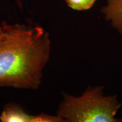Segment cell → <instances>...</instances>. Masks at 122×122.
Wrapping results in <instances>:
<instances>
[{
    "label": "cell",
    "instance_id": "6",
    "mask_svg": "<svg viewBox=\"0 0 122 122\" xmlns=\"http://www.w3.org/2000/svg\"><path fill=\"white\" fill-rule=\"evenodd\" d=\"M6 33L1 24V25H0V44L4 41L6 39Z\"/></svg>",
    "mask_w": 122,
    "mask_h": 122
},
{
    "label": "cell",
    "instance_id": "1",
    "mask_svg": "<svg viewBox=\"0 0 122 122\" xmlns=\"http://www.w3.org/2000/svg\"><path fill=\"white\" fill-rule=\"evenodd\" d=\"M0 44V87L36 89L50 54L49 34L41 27L3 23Z\"/></svg>",
    "mask_w": 122,
    "mask_h": 122
},
{
    "label": "cell",
    "instance_id": "5",
    "mask_svg": "<svg viewBox=\"0 0 122 122\" xmlns=\"http://www.w3.org/2000/svg\"><path fill=\"white\" fill-rule=\"evenodd\" d=\"M96 0H66L70 7L75 10L83 11L91 8Z\"/></svg>",
    "mask_w": 122,
    "mask_h": 122
},
{
    "label": "cell",
    "instance_id": "2",
    "mask_svg": "<svg viewBox=\"0 0 122 122\" xmlns=\"http://www.w3.org/2000/svg\"><path fill=\"white\" fill-rule=\"evenodd\" d=\"M102 87L90 88L80 97L63 94L57 115L66 122H115L122 103L116 96H104Z\"/></svg>",
    "mask_w": 122,
    "mask_h": 122
},
{
    "label": "cell",
    "instance_id": "3",
    "mask_svg": "<svg viewBox=\"0 0 122 122\" xmlns=\"http://www.w3.org/2000/svg\"><path fill=\"white\" fill-rule=\"evenodd\" d=\"M2 122H63V120L57 115H49L44 113L38 115H30L14 103L5 105L0 115Z\"/></svg>",
    "mask_w": 122,
    "mask_h": 122
},
{
    "label": "cell",
    "instance_id": "4",
    "mask_svg": "<svg viewBox=\"0 0 122 122\" xmlns=\"http://www.w3.org/2000/svg\"><path fill=\"white\" fill-rule=\"evenodd\" d=\"M107 5L101 9L105 19L122 34V0H107Z\"/></svg>",
    "mask_w": 122,
    "mask_h": 122
}]
</instances>
